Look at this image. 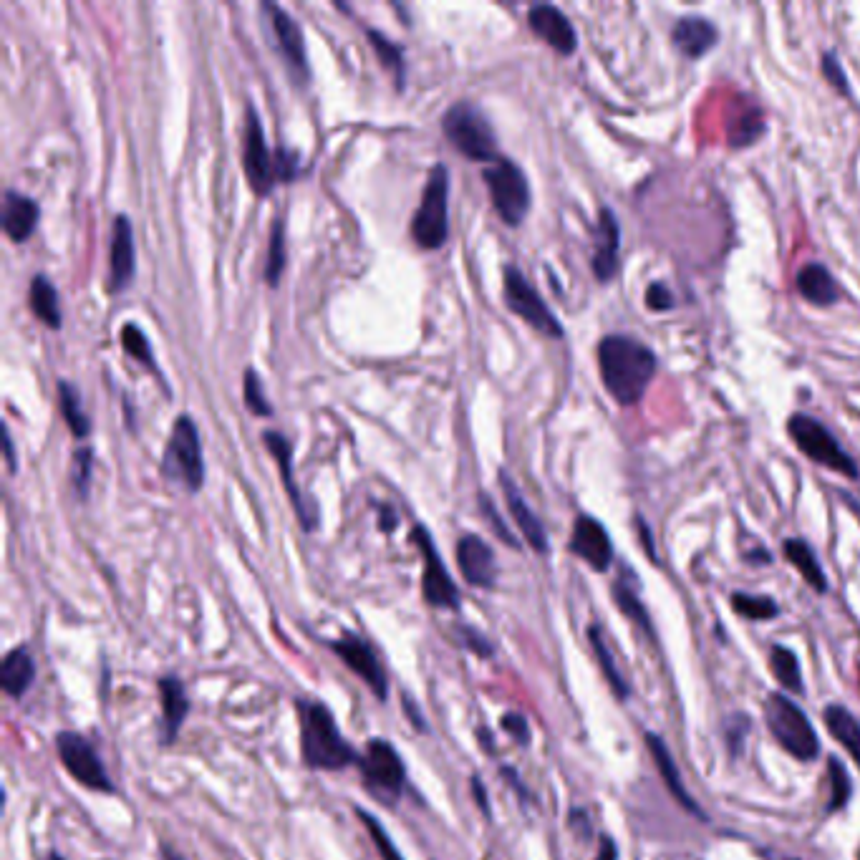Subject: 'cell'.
Instances as JSON below:
<instances>
[{"label": "cell", "instance_id": "cell-20", "mask_svg": "<svg viewBox=\"0 0 860 860\" xmlns=\"http://www.w3.org/2000/svg\"><path fill=\"white\" fill-rule=\"evenodd\" d=\"M528 26L538 38H543L555 53L570 56L578 48V33L560 8L540 3L528 11Z\"/></svg>", "mask_w": 860, "mask_h": 860}, {"label": "cell", "instance_id": "cell-50", "mask_svg": "<svg viewBox=\"0 0 860 860\" xmlns=\"http://www.w3.org/2000/svg\"><path fill=\"white\" fill-rule=\"evenodd\" d=\"M646 306H649V311L656 313L671 311L674 308V296H671V291L664 283H651L646 288Z\"/></svg>", "mask_w": 860, "mask_h": 860}, {"label": "cell", "instance_id": "cell-15", "mask_svg": "<svg viewBox=\"0 0 860 860\" xmlns=\"http://www.w3.org/2000/svg\"><path fill=\"white\" fill-rule=\"evenodd\" d=\"M263 444L270 452L275 462H278L280 480H283L285 492L291 497V505L296 510V518L301 523V528L306 533H316L318 525H321V510H318L316 500L308 495H303L301 487L296 485V477H293V444L291 439L285 437L283 432H275V429H265L263 432Z\"/></svg>", "mask_w": 860, "mask_h": 860}, {"label": "cell", "instance_id": "cell-49", "mask_svg": "<svg viewBox=\"0 0 860 860\" xmlns=\"http://www.w3.org/2000/svg\"><path fill=\"white\" fill-rule=\"evenodd\" d=\"M502 729H505V732L510 734L520 747H528L530 744V724H528V717H523V714L518 712L502 714Z\"/></svg>", "mask_w": 860, "mask_h": 860}, {"label": "cell", "instance_id": "cell-16", "mask_svg": "<svg viewBox=\"0 0 860 860\" xmlns=\"http://www.w3.org/2000/svg\"><path fill=\"white\" fill-rule=\"evenodd\" d=\"M328 649L369 686L379 702L389 699V676H386L379 654H376L369 641L356 634H343L336 641H328Z\"/></svg>", "mask_w": 860, "mask_h": 860}, {"label": "cell", "instance_id": "cell-59", "mask_svg": "<svg viewBox=\"0 0 860 860\" xmlns=\"http://www.w3.org/2000/svg\"><path fill=\"white\" fill-rule=\"evenodd\" d=\"M477 734H480V744H482V747H487V752H495V744H492L490 729H477Z\"/></svg>", "mask_w": 860, "mask_h": 860}, {"label": "cell", "instance_id": "cell-18", "mask_svg": "<svg viewBox=\"0 0 860 860\" xmlns=\"http://www.w3.org/2000/svg\"><path fill=\"white\" fill-rule=\"evenodd\" d=\"M457 565L462 576L475 588H495L497 583V558L495 550L482 540L480 535L465 533L457 540Z\"/></svg>", "mask_w": 860, "mask_h": 860}, {"label": "cell", "instance_id": "cell-44", "mask_svg": "<svg viewBox=\"0 0 860 860\" xmlns=\"http://www.w3.org/2000/svg\"><path fill=\"white\" fill-rule=\"evenodd\" d=\"M765 124H762L760 111H747L737 119V124H729V142L732 147H747V144L757 142Z\"/></svg>", "mask_w": 860, "mask_h": 860}, {"label": "cell", "instance_id": "cell-39", "mask_svg": "<svg viewBox=\"0 0 860 860\" xmlns=\"http://www.w3.org/2000/svg\"><path fill=\"white\" fill-rule=\"evenodd\" d=\"M732 608L739 616L750 618V621H770V618H775L777 613H780V606H777L772 598L750 596V593H734Z\"/></svg>", "mask_w": 860, "mask_h": 860}, {"label": "cell", "instance_id": "cell-48", "mask_svg": "<svg viewBox=\"0 0 860 860\" xmlns=\"http://www.w3.org/2000/svg\"><path fill=\"white\" fill-rule=\"evenodd\" d=\"M823 76L828 79V84L833 86L835 91H840V94H845V96L850 94L848 76H845L843 66H840V59L835 56V53H825L823 56Z\"/></svg>", "mask_w": 860, "mask_h": 860}, {"label": "cell", "instance_id": "cell-14", "mask_svg": "<svg viewBox=\"0 0 860 860\" xmlns=\"http://www.w3.org/2000/svg\"><path fill=\"white\" fill-rule=\"evenodd\" d=\"M243 172L248 177L250 190L258 197H268L278 182V167H275V152L265 142V129L258 111L250 104L245 111L243 129Z\"/></svg>", "mask_w": 860, "mask_h": 860}, {"label": "cell", "instance_id": "cell-43", "mask_svg": "<svg viewBox=\"0 0 860 860\" xmlns=\"http://www.w3.org/2000/svg\"><path fill=\"white\" fill-rule=\"evenodd\" d=\"M828 777H830V805H828V810L833 813V810H840L845 802H848L850 792H853V785H850L848 772H845L843 762H840L838 757H830L828 760Z\"/></svg>", "mask_w": 860, "mask_h": 860}, {"label": "cell", "instance_id": "cell-17", "mask_svg": "<svg viewBox=\"0 0 860 860\" xmlns=\"http://www.w3.org/2000/svg\"><path fill=\"white\" fill-rule=\"evenodd\" d=\"M137 273V250H134V230L127 215L114 217V233H111L109 248V278L106 291L122 293Z\"/></svg>", "mask_w": 860, "mask_h": 860}, {"label": "cell", "instance_id": "cell-56", "mask_svg": "<svg viewBox=\"0 0 860 860\" xmlns=\"http://www.w3.org/2000/svg\"><path fill=\"white\" fill-rule=\"evenodd\" d=\"M3 452H6V465L8 472H16L18 470V460H16V452H13V439L11 432H8V427H3Z\"/></svg>", "mask_w": 860, "mask_h": 860}, {"label": "cell", "instance_id": "cell-3", "mask_svg": "<svg viewBox=\"0 0 860 860\" xmlns=\"http://www.w3.org/2000/svg\"><path fill=\"white\" fill-rule=\"evenodd\" d=\"M162 477L172 485H180L190 495L202 490L205 485V454H202V439L197 424L190 414H180L169 434L167 449L162 454Z\"/></svg>", "mask_w": 860, "mask_h": 860}, {"label": "cell", "instance_id": "cell-30", "mask_svg": "<svg viewBox=\"0 0 860 860\" xmlns=\"http://www.w3.org/2000/svg\"><path fill=\"white\" fill-rule=\"evenodd\" d=\"M366 36H369L371 48H374L376 59L384 66V71H389L391 79H394L396 91L407 89V61H404V48L399 43L391 41L386 33L376 31V28H366Z\"/></svg>", "mask_w": 860, "mask_h": 860}, {"label": "cell", "instance_id": "cell-33", "mask_svg": "<svg viewBox=\"0 0 860 860\" xmlns=\"http://www.w3.org/2000/svg\"><path fill=\"white\" fill-rule=\"evenodd\" d=\"M119 341H122V349L124 354L132 356L137 364H142L144 369L149 371V374L154 376V379L159 381V386H164V391L169 394V386L167 379H164V374L159 371L157 359H154V351H152V343H149L147 333L142 331V328L137 326V323H127V326L122 328V333H119Z\"/></svg>", "mask_w": 860, "mask_h": 860}, {"label": "cell", "instance_id": "cell-36", "mask_svg": "<svg viewBox=\"0 0 860 860\" xmlns=\"http://www.w3.org/2000/svg\"><path fill=\"white\" fill-rule=\"evenodd\" d=\"M285 260H288V250H285V222L275 220L270 227V240H268V255H265V283L270 288H278L280 278H283Z\"/></svg>", "mask_w": 860, "mask_h": 860}, {"label": "cell", "instance_id": "cell-37", "mask_svg": "<svg viewBox=\"0 0 860 860\" xmlns=\"http://www.w3.org/2000/svg\"><path fill=\"white\" fill-rule=\"evenodd\" d=\"M613 601H616V606L621 608L623 616H628L631 621L636 623V626L644 631L649 639H654V626H651V618L649 613H646L644 603H641V598L636 596V588L628 586L626 578H621V581L613 586Z\"/></svg>", "mask_w": 860, "mask_h": 860}, {"label": "cell", "instance_id": "cell-53", "mask_svg": "<svg viewBox=\"0 0 860 860\" xmlns=\"http://www.w3.org/2000/svg\"><path fill=\"white\" fill-rule=\"evenodd\" d=\"M470 790H472V795H475V802H477V805H480L482 813H485L487 818H490L492 810H490V800H487V787L482 785L480 775H472V780H470Z\"/></svg>", "mask_w": 860, "mask_h": 860}, {"label": "cell", "instance_id": "cell-29", "mask_svg": "<svg viewBox=\"0 0 860 860\" xmlns=\"http://www.w3.org/2000/svg\"><path fill=\"white\" fill-rule=\"evenodd\" d=\"M28 301H31L33 316L41 323H46L51 331H59L64 326V313H61L59 291L56 285L48 280V275L38 273L31 280V291H28Z\"/></svg>", "mask_w": 860, "mask_h": 860}, {"label": "cell", "instance_id": "cell-10", "mask_svg": "<svg viewBox=\"0 0 860 860\" xmlns=\"http://www.w3.org/2000/svg\"><path fill=\"white\" fill-rule=\"evenodd\" d=\"M787 434L792 442L797 444L805 457H810L818 465L828 467V470L840 472L845 477H858V465L853 462L848 452L838 444V439L818 422V419L808 417V414H792L787 419Z\"/></svg>", "mask_w": 860, "mask_h": 860}, {"label": "cell", "instance_id": "cell-28", "mask_svg": "<svg viewBox=\"0 0 860 860\" xmlns=\"http://www.w3.org/2000/svg\"><path fill=\"white\" fill-rule=\"evenodd\" d=\"M646 747H649L651 757H654L656 767H659L661 777H664V782H666V787L671 790V795H674L676 800L684 805V810H689V813L697 815V818L707 820L704 818L702 810H699L697 802H694L692 797H689V792H686L684 782H681L679 767H676L674 757H671V752H669V747L664 744V739H661L659 734H654V732H646Z\"/></svg>", "mask_w": 860, "mask_h": 860}, {"label": "cell", "instance_id": "cell-45", "mask_svg": "<svg viewBox=\"0 0 860 860\" xmlns=\"http://www.w3.org/2000/svg\"><path fill=\"white\" fill-rule=\"evenodd\" d=\"M477 500H480V510H482V515H485L487 523H490L492 533H495L497 538L502 540V543H507V545H510V548L518 550L520 548V540L515 538V535H512V530L507 528L505 520L500 518V512H497V507H495V502H492V497L487 495V492H480V495H477Z\"/></svg>", "mask_w": 860, "mask_h": 860}, {"label": "cell", "instance_id": "cell-8", "mask_svg": "<svg viewBox=\"0 0 860 860\" xmlns=\"http://www.w3.org/2000/svg\"><path fill=\"white\" fill-rule=\"evenodd\" d=\"M361 782L366 790L376 797L379 802L394 805L401 795H404V785H407V765L396 752V747L386 739H369L364 747V755L359 760Z\"/></svg>", "mask_w": 860, "mask_h": 860}, {"label": "cell", "instance_id": "cell-57", "mask_svg": "<svg viewBox=\"0 0 860 860\" xmlns=\"http://www.w3.org/2000/svg\"><path fill=\"white\" fill-rule=\"evenodd\" d=\"M596 860H618V848L608 835H603L601 843H598V855Z\"/></svg>", "mask_w": 860, "mask_h": 860}, {"label": "cell", "instance_id": "cell-34", "mask_svg": "<svg viewBox=\"0 0 860 860\" xmlns=\"http://www.w3.org/2000/svg\"><path fill=\"white\" fill-rule=\"evenodd\" d=\"M59 409L61 417H64L66 427L74 434L76 439H86L91 434V419L84 409V399H81V391L76 389L71 381L61 379L59 381Z\"/></svg>", "mask_w": 860, "mask_h": 860}, {"label": "cell", "instance_id": "cell-5", "mask_svg": "<svg viewBox=\"0 0 860 860\" xmlns=\"http://www.w3.org/2000/svg\"><path fill=\"white\" fill-rule=\"evenodd\" d=\"M409 233L417 248L429 253L444 248L449 240V169L444 162H437L429 169L422 202L414 212Z\"/></svg>", "mask_w": 860, "mask_h": 860}, {"label": "cell", "instance_id": "cell-41", "mask_svg": "<svg viewBox=\"0 0 860 860\" xmlns=\"http://www.w3.org/2000/svg\"><path fill=\"white\" fill-rule=\"evenodd\" d=\"M91 472H94V449L79 447L71 460V482L79 500H89L91 490Z\"/></svg>", "mask_w": 860, "mask_h": 860}, {"label": "cell", "instance_id": "cell-61", "mask_svg": "<svg viewBox=\"0 0 860 860\" xmlns=\"http://www.w3.org/2000/svg\"><path fill=\"white\" fill-rule=\"evenodd\" d=\"M747 560H752V563H757V560H760V563H770V553H767V550H755V553L747 555Z\"/></svg>", "mask_w": 860, "mask_h": 860}, {"label": "cell", "instance_id": "cell-47", "mask_svg": "<svg viewBox=\"0 0 860 860\" xmlns=\"http://www.w3.org/2000/svg\"><path fill=\"white\" fill-rule=\"evenodd\" d=\"M275 167H278V182H293L301 177V154L296 149L280 144L275 149Z\"/></svg>", "mask_w": 860, "mask_h": 860}, {"label": "cell", "instance_id": "cell-38", "mask_svg": "<svg viewBox=\"0 0 860 860\" xmlns=\"http://www.w3.org/2000/svg\"><path fill=\"white\" fill-rule=\"evenodd\" d=\"M770 666L775 671L777 679L782 681L785 689L790 692H802V674H800V661H797L795 651L787 649V646H772L770 654Z\"/></svg>", "mask_w": 860, "mask_h": 860}, {"label": "cell", "instance_id": "cell-4", "mask_svg": "<svg viewBox=\"0 0 860 860\" xmlns=\"http://www.w3.org/2000/svg\"><path fill=\"white\" fill-rule=\"evenodd\" d=\"M442 132L454 149L472 162H495L497 134L485 111L472 101H454L442 117Z\"/></svg>", "mask_w": 860, "mask_h": 860}, {"label": "cell", "instance_id": "cell-7", "mask_svg": "<svg viewBox=\"0 0 860 860\" xmlns=\"http://www.w3.org/2000/svg\"><path fill=\"white\" fill-rule=\"evenodd\" d=\"M765 722L770 727L772 737L777 739L782 750L802 762H810L818 757L820 742L813 724L805 717L800 707L785 694H770L765 702Z\"/></svg>", "mask_w": 860, "mask_h": 860}, {"label": "cell", "instance_id": "cell-13", "mask_svg": "<svg viewBox=\"0 0 860 860\" xmlns=\"http://www.w3.org/2000/svg\"><path fill=\"white\" fill-rule=\"evenodd\" d=\"M56 752H59L61 765L66 767L71 777L86 790L94 792H117L114 782H111L109 770H106L104 760L96 752L94 744L79 732H59L56 734Z\"/></svg>", "mask_w": 860, "mask_h": 860}, {"label": "cell", "instance_id": "cell-62", "mask_svg": "<svg viewBox=\"0 0 860 860\" xmlns=\"http://www.w3.org/2000/svg\"><path fill=\"white\" fill-rule=\"evenodd\" d=\"M48 860H66L64 855L61 853H56V850H51V855H48Z\"/></svg>", "mask_w": 860, "mask_h": 860}, {"label": "cell", "instance_id": "cell-31", "mask_svg": "<svg viewBox=\"0 0 860 860\" xmlns=\"http://www.w3.org/2000/svg\"><path fill=\"white\" fill-rule=\"evenodd\" d=\"M825 727L833 734L835 742H840L845 750L850 752L855 762L860 765V722L850 709L840 707V704H830L825 709Z\"/></svg>", "mask_w": 860, "mask_h": 860}, {"label": "cell", "instance_id": "cell-51", "mask_svg": "<svg viewBox=\"0 0 860 860\" xmlns=\"http://www.w3.org/2000/svg\"><path fill=\"white\" fill-rule=\"evenodd\" d=\"M500 775H502V780H507V785L512 787V790L518 792V797L523 802H533V795H530V790L528 787L523 785V780H520V775H518V770H515V767H502L500 770Z\"/></svg>", "mask_w": 860, "mask_h": 860}, {"label": "cell", "instance_id": "cell-58", "mask_svg": "<svg viewBox=\"0 0 860 860\" xmlns=\"http://www.w3.org/2000/svg\"><path fill=\"white\" fill-rule=\"evenodd\" d=\"M159 853H162V860H187L185 855L177 853V850L172 848V845H167V843L159 845Z\"/></svg>", "mask_w": 860, "mask_h": 860}, {"label": "cell", "instance_id": "cell-11", "mask_svg": "<svg viewBox=\"0 0 860 860\" xmlns=\"http://www.w3.org/2000/svg\"><path fill=\"white\" fill-rule=\"evenodd\" d=\"M414 545L422 553V596L432 608H447V611H460L462 598L460 588L449 576L447 565H444L442 555H439L437 545H434L432 533L424 525H414L412 535H409Z\"/></svg>", "mask_w": 860, "mask_h": 860}, {"label": "cell", "instance_id": "cell-23", "mask_svg": "<svg viewBox=\"0 0 860 860\" xmlns=\"http://www.w3.org/2000/svg\"><path fill=\"white\" fill-rule=\"evenodd\" d=\"M157 686L159 702H162V737L159 739H162V744H175L177 734L190 714V697H187L182 679H177L175 674L159 676Z\"/></svg>", "mask_w": 860, "mask_h": 860}, {"label": "cell", "instance_id": "cell-22", "mask_svg": "<svg viewBox=\"0 0 860 860\" xmlns=\"http://www.w3.org/2000/svg\"><path fill=\"white\" fill-rule=\"evenodd\" d=\"M497 477H500V487H502V495H505V505L507 510H510L512 520H515V525L520 528V533H523V538L528 540L530 548L535 550V553L545 555L550 550L548 543V533H545V525L540 523V518L535 515L533 510H530V505L525 502L523 492L518 490V485H515V480L510 477V472L500 470L497 472Z\"/></svg>", "mask_w": 860, "mask_h": 860}, {"label": "cell", "instance_id": "cell-26", "mask_svg": "<svg viewBox=\"0 0 860 860\" xmlns=\"http://www.w3.org/2000/svg\"><path fill=\"white\" fill-rule=\"evenodd\" d=\"M36 684V661L26 646L11 649L0 666V686L11 699H23L31 686Z\"/></svg>", "mask_w": 860, "mask_h": 860}, {"label": "cell", "instance_id": "cell-55", "mask_svg": "<svg viewBox=\"0 0 860 860\" xmlns=\"http://www.w3.org/2000/svg\"><path fill=\"white\" fill-rule=\"evenodd\" d=\"M401 707L407 709L409 722H412L414 727L419 729V732H427V722H424V719H422V712H419L417 704L412 702V697H407V694H404V697H401Z\"/></svg>", "mask_w": 860, "mask_h": 860}, {"label": "cell", "instance_id": "cell-12", "mask_svg": "<svg viewBox=\"0 0 860 860\" xmlns=\"http://www.w3.org/2000/svg\"><path fill=\"white\" fill-rule=\"evenodd\" d=\"M502 278H505V306L510 308L515 316L523 318L530 328H535V331L543 333V336L548 338L565 336L558 316L550 311L548 303L543 301V296L535 291L533 283L523 275V270L515 268V265H507Z\"/></svg>", "mask_w": 860, "mask_h": 860}, {"label": "cell", "instance_id": "cell-60", "mask_svg": "<svg viewBox=\"0 0 860 860\" xmlns=\"http://www.w3.org/2000/svg\"><path fill=\"white\" fill-rule=\"evenodd\" d=\"M639 528H641V538H644V545H646V550H649V558L651 560H656V553H654V548H651V535H649V528H646L644 523H641L639 520Z\"/></svg>", "mask_w": 860, "mask_h": 860}, {"label": "cell", "instance_id": "cell-52", "mask_svg": "<svg viewBox=\"0 0 860 860\" xmlns=\"http://www.w3.org/2000/svg\"><path fill=\"white\" fill-rule=\"evenodd\" d=\"M376 512H379V530L381 533H394L396 528H399V515H396V510L391 505H386V502H381V505H376Z\"/></svg>", "mask_w": 860, "mask_h": 860}, {"label": "cell", "instance_id": "cell-46", "mask_svg": "<svg viewBox=\"0 0 860 860\" xmlns=\"http://www.w3.org/2000/svg\"><path fill=\"white\" fill-rule=\"evenodd\" d=\"M454 634H457V639L467 651H472L480 659H492L495 656V644L482 631H477L475 626H454Z\"/></svg>", "mask_w": 860, "mask_h": 860}, {"label": "cell", "instance_id": "cell-27", "mask_svg": "<svg viewBox=\"0 0 860 860\" xmlns=\"http://www.w3.org/2000/svg\"><path fill=\"white\" fill-rule=\"evenodd\" d=\"M795 285L797 293L808 303H813V306L828 308L833 306V303H838L840 298L838 283H835V278L830 275V270L820 263L802 265V268L797 270Z\"/></svg>", "mask_w": 860, "mask_h": 860}, {"label": "cell", "instance_id": "cell-32", "mask_svg": "<svg viewBox=\"0 0 860 860\" xmlns=\"http://www.w3.org/2000/svg\"><path fill=\"white\" fill-rule=\"evenodd\" d=\"M785 555L787 560L800 570V576L808 581L810 588H815L818 593L828 591V578H825L823 568H820L818 555H815V550L810 548L805 540L800 538L785 540Z\"/></svg>", "mask_w": 860, "mask_h": 860}, {"label": "cell", "instance_id": "cell-1", "mask_svg": "<svg viewBox=\"0 0 860 860\" xmlns=\"http://www.w3.org/2000/svg\"><path fill=\"white\" fill-rule=\"evenodd\" d=\"M656 354L631 336H606L598 343V371L603 386L621 407H634L656 374Z\"/></svg>", "mask_w": 860, "mask_h": 860}, {"label": "cell", "instance_id": "cell-40", "mask_svg": "<svg viewBox=\"0 0 860 860\" xmlns=\"http://www.w3.org/2000/svg\"><path fill=\"white\" fill-rule=\"evenodd\" d=\"M243 401L248 412L255 417H273V407H270V399L265 394L263 379L255 369H245L243 374Z\"/></svg>", "mask_w": 860, "mask_h": 860}, {"label": "cell", "instance_id": "cell-42", "mask_svg": "<svg viewBox=\"0 0 860 860\" xmlns=\"http://www.w3.org/2000/svg\"><path fill=\"white\" fill-rule=\"evenodd\" d=\"M356 815H359V820L366 825V830H369V835H371V840H374L376 850H379L381 860H404L401 858L399 848L394 845V840H391L389 830H386L384 825H381L379 820L374 818V815L366 813V810H361V808H356Z\"/></svg>", "mask_w": 860, "mask_h": 860}, {"label": "cell", "instance_id": "cell-6", "mask_svg": "<svg viewBox=\"0 0 860 860\" xmlns=\"http://www.w3.org/2000/svg\"><path fill=\"white\" fill-rule=\"evenodd\" d=\"M495 212L507 227H520L533 205V192L523 169L507 157H497L482 172Z\"/></svg>", "mask_w": 860, "mask_h": 860}, {"label": "cell", "instance_id": "cell-9", "mask_svg": "<svg viewBox=\"0 0 860 860\" xmlns=\"http://www.w3.org/2000/svg\"><path fill=\"white\" fill-rule=\"evenodd\" d=\"M260 13L265 16V26H268L270 38H273V48L280 56V64L285 66L288 76H291L293 84L298 89L308 86L311 81V64H308V53H306V38H303L301 26L296 23V18L285 11L278 3H270L265 0L260 6Z\"/></svg>", "mask_w": 860, "mask_h": 860}, {"label": "cell", "instance_id": "cell-54", "mask_svg": "<svg viewBox=\"0 0 860 860\" xmlns=\"http://www.w3.org/2000/svg\"><path fill=\"white\" fill-rule=\"evenodd\" d=\"M570 828L576 830L578 833V838H583V840H588L591 838V823H588V815L583 813V810H570Z\"/></svg>", "mask_w": 860, "mask_h": 860}, {"label": "cell", "instance_id": "cell-2", "mask_svg": "<svg viewBox=\"0 0 860 860\" xmlns=\"http://www.w3.org/2000/svg\"><path fill=\"white\" fill-rule=\"evenodd\" d=\"M298 727H301V757L308 770L341 772L359 765L361 755L343 739L331 709L316 699H296Z\"/></svg>", "mask_w": 860, "mask_h": 860}, {"label": "cell", "instance_id": "cell-25", "mask_svg": "<svg viewBox=\"0 0 860 860\" xmlns=\"http://www.w3.org/2000/svg\"><path fill=\"white\" fill-rule=\"evenodd\" d=\"M719 31L712 21L702 16H684L676 21L671 41L686 59H702L717 46Z\"/></svg>", "mask_w": 860, "mask_h": 860}, {"label": "cell", "instance_id": "cell-35", "mask_svg": "<svg viewBox=\"0 0 860 860\" xmlns=\"http://www.w3.org/2000/svg\"><path fill=\"white\" fill-rule=\"evenodd\" d=\"M588 641H591L593 654H596L598 666H601L603 676H606V681H608V684H611V689L618 694V697L626 699L628 694H631V686H628V681L623 679L621 671H618L616 659H613L611 649H608V646H606V639H603L601 628H598V626H588Z\"/></svg>", "mask_w": 860, "mask_h": 860}, {"label": "cell", "instance_id": "cell-24", "mask_svg": "<svg viewBox=\"0 0 860 860\" xmlns=\"http://www.w3.org/2000/svg\"><path fill=\"white\" fill-rule=\"evenodd\" d=\"M38 220H41V207L33 197L21 195L16 190H6L3 197V233L13 243H26L36 233Z\"/></svg>", "mask_w": 860, "mask_h": 860}, {"label": "cell", "instance_id": "cell-21", "mask_svg": "<svg viewBox=\"0 0 860 860\" xmlns=\"http://www.w3.org/2000/svg\"><path fill=\"white\" fill-rule=\"evenodd\" d=\"M593 255H591V268L601 283L616 275L618 270V258H621V225H618V217L613 215L608 207H601L598 212V225L596 233H593Z\"/></svg>", "mask_w": 860, "mask_h": 860}, {"label": "cell", "instance_id": "cell-19", "mask_svg": "<svg viewBox=\"0 0 860 860\" xmlns=\"http://www.w3.org/2000/svg\"><path fill=\"white\" fill-rule=\"evenodd\" d=\"M568 548L570 553L586 560L598 573H606L613 563L611 538H608L606 528H603L596 518H591V515H581V518L576 520Z\"/></svg>", "mask_w": 860, "mask_h": 860}]
</instances>
